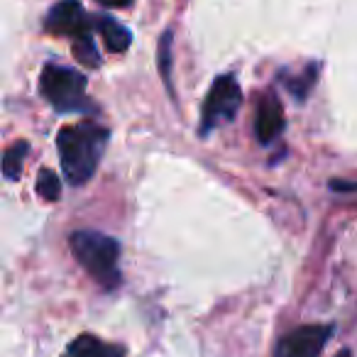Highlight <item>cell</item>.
Wrapping results in <instances>:
<instances>
[{
	"label": "cell",
	"mask_w": 357,
	"mask_h": 357,
	"mask_svg": "<svg viewBox=\"0 0 357 357\" xmlns=\"http://www.w3.org/2000/svg\"><path fill=\"white\" fill-rule=\"evenodd\" d=\"M108 137L110 132L98 123L66 125L59 130L56 149H59L61 172H64L69 184L81 186L93 176L105 152Z\"/></svg>",
	"instance_id": "1"
},
{
	"label": "cell",
	"mask_w": 357,
	"mask_h": 357,
	"mask_svg": "<svg viewBox=\"0 0 357 357\" xmlns=\"http://www.w3.org/2000/svg\"><path fill=\"white\" fill-rule=\"evenodd\" d=\"M71 255L76 262L105 289H115L120 284V243L98 230H76L69 238Z\"/></svg>",
	"instance_id": "2"
},
{
	"label": "cell",
	"mask_w": 357,
	"mask_h": 357,
	"mask_svg": "<svg viewBox=\"0 0 357 357\" xmlns=\"http://www.w3.org/2000/svg\"><path fill=\"white\" fill-rule=\"evenodd\" d=\"M40 91L50 105L59 113H74V110L89 108L86 98V76L76 69L59 64H47L40 76Z\"/></svg>",
	"instance_id": "3"
},
{
	"label": "cell",
	"mask_w": 357,
	"mask_h": 357,
	"mask_svg": "<svg viewBox=\"0 0 357 357\" xmlns=\"http://www.w3.org/2000/svg\"><path fill=\"white\" fill-rule=\"evenodd\" d=\"M240 105H243V89L238 79L233 74L218 76L201 108V135H208L223 123H230L238 115Z\"/></svg>",
	"instance_id": "4"
},
{
	"label": "cell",
	"mask_w": 357,
	"mask_h": 357,
	"mask_svg": "<svg viewBox=\"0 0 357 357\" xmlns=\"http://www.w3.org/2000/svg\"><path fill=\"white\" fill-rule=\"evenodd\" d=\"M93 25L96 22L91 20V15L79 0H59L56 6H52V10L45 17V30L50 35L71 37V40L89 37Z\"/></svg>",
	"instance_id": "5"
},
{
	"label": "cell",
	"mask_w": 357,
	"mask_h": 357,
	"mask_svg": "<svg viewBox=\"0 0 357 357\" xmlns=\"http://www.w3.org/2000/svg\"><path fill=\"white\" fill-rule=\"evenodd\" d=\"M331 335V326H301L279 340L274 357H318Z\"/></svg>",
	"instance_id": "6"
},
{
	"label": "cell",
	"mask_w": 357,
	"mask_h": 357,
	"mask_svg": "<svg viewBox=\"0 0 357 357\" xmlns=\"http://www.w3.org/2000/svg\"><path fill=\"white\" fill-rule=\"evenodd\" d=\"M284 108H282V100L277 98L274 93H264L259 98L257 105V115H255V135L262 144H269L282 135L284 130Z\"/></svg>",
	"instance_id": "7"
},
{
	"label": "cell",
	"mask_w": 357,
	"mask_h": 357,
	"mask_svg": "<svg viewBox=\"0 0 357 357\" xmlns=\"http://www.w3.org/2000/svg\"><path fill=\"white\" fill-rule=\"evenodd\" d=\"M64 357H125V350L120 345H110V342L86 333L69 342Z\"/></svg>",
	"instance_id": "8"
},
{
	"label": "cell",
	"mask_w": 357,
	"mask_h": 357,
	"mask_svg": "<svg viewBox=\"0 0 357 357\" xmlns=\"http://www.w3.org/2000/svg\"><path fill=\"white\" fill-rule=\"evenodd\" d=\"M96 27L100 30V37H103L105 47H108V52H113V54H123V52H128V47L132 45V32L125 25H120L118 20H113V17H105V15L98 17Z\"/></svg>",
	"instance_id": "9"
},
{
	"label": "cell",
	"mask_w": 357,
	"mask_h": 357,
	"mask_svg": "<svg viewBox=\"0 0 357 357\" xmlns=\"http://www.w3.org/2000/svg\"><path fill=\"white\" fill-rule=\"evenodd\" d=\"M27 152H30V144L25 139H17L6 149V154H3V176L8 181H17L22 176V164L27 159Z\"/></svg>",
	"instance_id": "10"
},
{
	"label": "cell",
	"mask_w": 357,
	"mask_h": 357,
	"mask_svg": "<svg viewBox=\"0 0 357 357\" xmlns=\"http://www.w3.org/2000/svg\"><path fill=\"white\" fill-rule=\"evenodd\" d=\"M74 56L79 64L89 66V69H98L100 66V54H98V47H96V42L89 37H79V40L74 42Z\"/></svg>",
	"instance_id": "11"
},
{
	"label": "cell",
	"mask_w": 357,
	"mask_h": 357,
	"mask_svg": "<svg viewBox=\"0 0 357 357\" xmlns=\"http://www.w3.org/2000/svg\"><path fill=\"white\" fill-rule=\"evenodd\" d=\"M37 194L45 201H56L61 196L59 176L52 169H42L40 172V176H37Z\"/></svg>",
	"instance_id": "12"
},
{
	"label": "cell",
	"mask_w": 357,
	"mask_h": 357,
	"mask_svg": "<svg viewBox=\"0 0 357 357\" xmlns=\"http://www.w3.org/2000/svg\"><path fill=\"white\" fill-rule=\"evenodd\" d=\"M313 81H316V66H308L301 76H294V79H289L287 84H289V91H291V93H296V98L303 100V98H306V93H308V89L313 86Z\"/></svg>",
	"instance_id": "13"
},
{
	"label": "cell",
	"mask_w": 357,
	"mask_h": 357,
	"mask_svg": "<svg viewBox=\"0 0 357 357\" xmlns=\"http://www.w3.org/2000/svg\"><path fill=\"white\" fill-rule=\"evenodd\" d=\"M162 71H164V79H167V84H169V32L162 40Z\"/></svg>",
	"instance_id": "14"
},
{
	"label": "cell",
	"mask_w": 357,
	"mask_h": 357,
	"mask_svg": "<svg viewBox=\"0 0 357 357\" xmlns=\"http://www.w3.org/2000/svg\"><path fill=\"white\" fill-rule=\"evenodd\" d=\"M96 3L103 8H130L132 6V0H96Z\"/></svg>",
	"instance_id": "15"
},
{
	"label": "cell",
	"mask_w": 357,
	"mask_h": 357,
	"mask_svg": "<svg viewBox=\"0 0 357 357\" xmlns=\"http://www.w3.org/2000/svg\"><path fill=\"white\" fill-rule=\"evenodd\" d=\"M331 189L333 191H357V181H352V184H345V181H331Z\"/></svg>",
	"instance_id": "16"
},
{
	"label": "cell",
	"mask_w": 357,
	"mask_h": 357,
	"mask_svg": "<svg viewBox=\"0 0 357 357\" xmlns=\"http://www.w3.org/2000/svg\"><path fill=\"white\" fill-rule=\"evenodd\" d=\"M337 357H352V355L347 350H340V352H337Z\"/></svg>",
	"instance_id": "17"
}]
</instances>
